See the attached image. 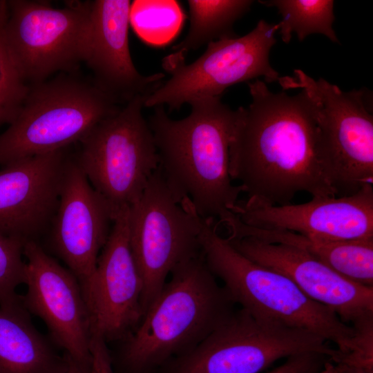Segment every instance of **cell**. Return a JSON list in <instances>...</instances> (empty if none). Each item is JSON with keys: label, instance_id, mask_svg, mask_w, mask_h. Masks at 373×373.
I'll return each instance as SVG.
<instances>
[{"label": "cell", "instance_id": "obj_1", "mask_svg": "<svg viewBox=\"0 0 373 373\" xmlns=\"http://www.w3.org/2000/svg\"><path fill=\"white\" fill-rule=\"evenodd\" d=\"M251 102L236 111L229 144V173L247 199L290 204L295 195L336 196L323 155L318 127L300 91L271 92L256 79L248 83Z\"/></svg>", "mask_w": 373, "mask_h": 373}, {"label": "cell", "instance_id": "obj_2", "mask_svg": "<svg viewBox=\"0 0 373 373\" xmlns=\"http://www.w3.org/2000/svg\"><path fill=\"white\" fill-rule=\"evenodd\" d=\"M181 119L169 117L164 106L147 119L162 175L176 200L188 199L202 218L222 220L231 212L243 188L232 183L229 144L236 111L220 97L189 104Z\"/></svg>", "mask_w": 373, "mask_h": 373}, {"label": "cell", "instance_id": "obj_3", "mask_svg": "<svg viewBox=\"0 0 373 373\" xmlns=\"http://www.w3.org/2000/svg\"><path fill=\"white\" fill-rule=\"evenodd\" d=\"M117 357L121 373H152L204 340L234 311V303L202 253L178 265Z\"/></svg>", "mask_w": 373, "mask_h": 373}, {"label": "cell", "instance_id": "obj_4", "mask_svg": "<svg viewBox=\"0 0 373 373\" xmlns=\"http://www.w3.org/2000/svg\"><path fill=\"white\" fill-rule=\"evenodd\" d=\"M204 262L234 303L253 316L309 331L347 353L355 346V330L330 309L308 298L288 278L237 251L202 218L200 233Z\"/></svg>", "mask_w": 373, "mask_h": 373}, {"label": "cell", "instance_id": "obj_5", "mask_svg": "<svg viewBox=\"0 0 373 373\" xmlns=\"http://www.w3.org/2000/svg\"><path fill=\"white\" fill-rule=\"evenodd\" d=\"M120 108L93 80L74 75L30 85L19 114L0 135V167L68 148Z\"/></svg>", "mask_w": 373, "mask_h": 373}, {"label": "cell", "instance_id": "obj_6", "mask_svg": "<svg viewBox=\"0 0 373 373\" xmlns=\"http://www.w3.org/2000/svg\"><path fill=\"white\" fill-rule=\"evenodd\" d=\"M280 77L283 90L300 89L318 127L327 173L337 195L358 192L373 182V115L367 92L343 91L302 70Z\"/></svg>", "mask_w": 373, "mask_h": 373}, {"label": "cell", "instance_id": "obj_7", "mask_svg": "<svg viewBox=\"0 0 373 373\" xmlns=\"http://www.w3.org/2000/svg\"><path fill=\"white\" fill-rule=\"evenodd\" d=\"M145 96H137L94 126L73 154L91 186L115 213L142 195L159 166L151 130L142 114Z\"/></svg>", "mask_w": 373, "mask_h": 373}, {"label": "cell", "instance_id": "obj_8", "mask_svg": "<svg viewBox=\"0 0 373 373\" xmlns=\"http://www.w3.org/2000/svg\"><path fill=\"white\" fill-rule=\"evenodd\" d=\"M201 227L202 218L190 201L176 200L158 166L128 213L131 249L143 283L144 316L168 275L201 254Z\"/></svg>", "mask_w": 373, "mask_h": 373}, {"label": "cell", "instance_id": "obj_9", "mask_svg": "<svg viewBox=\"0 0 373 373\" xmlns=\"http://www.w3.org/2000/svg\"><path fill=\"white\" fill-rule=\"evenodd\" d=\"M336 352L323 338L305 329L233 311L188 353L173 358L162 373H260L283 358Z\"/></svg>", "mask_w": 373, "mask_h": 373}, {"label": "cell", "instance_id": "obj_10", "mask_svg": "<svg viewBox=\"0 0 373 373\" xmlns=\"http://www.w3.org/2000/svg\"><path fill=\"white\" fill-rule=\"evenodd\" d=\"M129 207L115 215L93 274L79 283L89 321L91 373H113L108 344L125 341L144 316L143 283L131 251Z\"/></svg>", "mask_w": 373, "mask_h": 373}, {"label": "cell", "instance_id": "obj_11", "mask_svg": "<svg viewBox=\"0 0 373 373\" xmlns=\"http://www.w3.org/2000/svg\"><path fill=\"white\" fill-rule=\"evenodd\" d=\"M4 37L24 82H44L84 62L90 35L88 1H69L64 8L47 1L7 0Z\"/></svg>", "mask_w": 373, "mask_h": 373}, {"label": "cell", "instance_id": "obj_12", "mask_svg": "<svg viewBox=\"0 0 373 373\" xmlns=\"http://www.w3.org/2000/svg\"><path fill=\"white\" fill-rule=\"evenodd\" d=\"M278 29V23L261 19L244 36L210 42L193 63L168 70L171 77L146 97L144 107L175 111L197 99L221 97L227 88L258 77L267 83L278 82L280 76L269 62Z\"/></svg>", "mask_w": 373, "mask_h": 373}, {"label": "cell", "instance_id": "obj_13", "mask_svg": "<svg viewBox=\"0 0 373 373\" xmlns=\"http://www.w3.org/2000/svg\"><path fill=\"white\" fill-rule=\"evenodd\" d=\"M24 284L26 310L46 324L55 343L84 373H91L88 316L79 283L38 241H26Z\"/></svg>", "mask_w": 373, "mask_h": 373}, {"label": "cell", "instance_id": "obj_14", "mask_svg": "<svg viewBox=\"0 0 373 373\" xmlns=\"http://www.w3.org/2000/svg\"><path fill=\"white\" fill-rule=\"evenodd\" d=\"M240 253L291 280L311 300L356 328L373 323V287L355 283L298 248L256 238L228 237Z\"/></svg>", "mask_w": 373, "mask_h": 373}, {"label": "cell", "instance_id": "obj_15", "mask_svg": "<svg viewBox=\"0 0 373 373\" xmlns=\"http://www.w3.org/2000/svg\"><path fill=\"white\" fill-rule=\"evenodd\" d=\"M115 212L91 186L70 154L59 200L48 234L54 253L79 283L94 271L113 222Z\"/></svg>", "mask_w": 373, "mask_h": 373}, {"label": "cell", "instance_id": "obj_16", "mask_svg": "<svg viewBox=\"0 0 373 373\" xmlns=\"http://www.w3.org/2000/svg\"><path fill=\"white\" fill-rule=\"evenodd\" d=\"M231 211L245 224L285 230L325 240L373 238V186L345 196L312 197L309 202L273 205L247 199Z\"/></svg>", "mask_w": 373, "mask_h": 373}, {"label": "cell", "instance_id": "obj_17", "mask_svg": "<svg viewBox=\"0 0 373 373\" xmlns=\"http://www.w3.org/2000/svg\"><path fill=\"white\" fill-rule=\"evenodd\" d=\"M70 155L66 148L0 167V234L26 242L48 233Z\"/></svg>", "mask_w": 373, "mask_h": 373}, {"label": "cell", "instance_id": "obj_18", "mask_svg": "<svg viewBox=\"0 0 373 373\" xmlns=\"http://www.w3.org/2000/svg\"><path fill=\"white\" fill-rule=\"evenodd\" d=\"M89 41L84 62L93 83L117 104L137 96L147 97L162 84L164 74L143 75L130 52L129 0L88 1Z\"/></svg>", "mask_w": 373, "mask_h": 373}, {"label": "cell", "instance_id": "obj_19", "mask_svg": "<svg viewBox=\"0 0 373 373\" xmlns=\"http://www.w3.org/2000/svg\"><path fill=\"white\" fill-rule=\"evenodd\" d=\"M228 230L233 237L249 236L298 248L343 276L373 287V238L321 240L285 230L251 227L243 223L238 218L229 222Z\"/></svg>", "mask_w": 373, "mask_h": 373}, {"label": "cell", "instance_id": "obj_20", "mask_svg": "<svg viewBox=\"0 0 373 373\" xmlns=\"http://www.w3.org/2000/svg\"><path fill=\"white\" fill-rule=\"evenodd\" d=\"M21 300L0 306V373H61L69 365L31 321Z\"/></svg>", "mask_w": 373, "mask_h": 373}, {"label": "cell", "instance_id": "obj_21", "mask_svg": "<svg viewBox=\"0 0 373 373\" xmlns=\"http://www.w3.org/2000/svg\"><path fill=\"white\" fill-rule=\"evenodd\" d=\"M251 0H188L190 26L186 37L164 57L165 70L185 62V57L204 44L234 37L233 26L250 9Z\"/></svg>", "mask_w": 373, "mask_h": 373}, {"label": "cell", "instance_id": "obj_22", "mask_svg": "<svg viewBox=\"0 0 373 373\" xmlns=\"http://www.w3.org/2000/svg\"><path fill=\"white\" fill-rule=\"evenodd\" d=\"M268 7L277 8L281 15L279 34L285 44L295 33L300 41L312 34H321L340 44L332 27L335 19L334 1L331 0H271L260 1Z\"/></svg>", "mask_w": 373, "mask_h": 373}, {"label": "cell", "instance_id": "obj_23", "mask_svg": "<svg viewBox=\"0 0 373 373\" xmlns=\"http://www.w3.org/2000/svg\"><path fill=\"white\" fill-rule=\"evenodd\" d=\"M183 12L175 1H134L130 10V25L144 41L162 45L179 31Z\"/></svg>", "mask_w": 373, "mask_h": 373}, {"label": "cell", "instance_id": "obj_24", "mask_svg": "<svg viewBox=\"0 0 373 373\" xmlns=\"http://www.w3.org/2000/svg\"><path fill=\"white\" fill-rule=\"evenodd\" d=\"M7 15V0H0V127L10 125L17 117L30 89L17 70L6 44L4 25Z\"/></svg>", "mask_w": 373, "mask_h": 373}, {"label": "cell", "instance_id": "obj_25", "mask_svg": "<svg viewBox=\"0 0 373 373\" xmlns=\"http://www.w3.org/2000/svg\"><path fill=\"white\" fill-rule=\"evenodd\" d=\"M25 242L21 239L0 234V306L21 300L17 288L25 280Z\"/></svg>", "mask_w": 373, "mask_h": 373}, {"label": "cell", "instance_id": "obj_26", "mask_svg": "<svg viewBox=\"0 0 373 373\" xmlns=\"http://www.w3.org/2000/svg\"><path fill=\"white\" fill-rule=\"evenodd\" d=\"M323 362L319 354H300L287 358L282 365L267 373H309L320 370Z\"/></svg>", "mask_w": 373, "mask_h": 373}, {"label": "cell", "instance_id": "obj_27", "mask_svg": "<svg viewBox=\"0 0 373 373\" xmlns=\"http://www.w3.org/2000/svg\"><path fill=\"white\" fill-rule=\"evenodd\" d=\"M321 372L322 373H339L329 359L325 363Z\"/></svg>", "mask_w": 373, "mask_h": 373}, {"label": "cell", "instance_id": "obj_28", "mask_svg": "<svg viewBox=\"0 0 373 373\" xmlns=\"http://www.w3.org/2000/svg\"><path fill=\"white\" fill-rule=\"evenodd\" d=\"M61 373H84L76 365L73 364L70 361L68 367Z\"/></svg>", "mask_w": 373, "mask_h": 373}, {"label": "cell", "instance_id": "obj_29", "mask_svg": "<svg viewBox=\"0 0 373 373\" xmlns=\"http://www.w3.org/2000/svg\"><path fill=\"white\" fill-rule=\"evenodd\" d=\"M321 369H322V368H321ZM321 369L319 370H317V371H314V372H309V373H322Z\"/></svg>", "mask_w": 373, "mask_h": 373}]
</instances>
